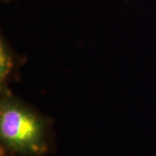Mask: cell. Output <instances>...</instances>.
I'll list each match as a JSON object with an SVG mask.
<instances>
[{
    "instance_id": "obj_2",
    "label": "cell",
    "mask_w": 156,
    "mask_h": 156,
    "mask_svg": "<svg viewBox=\"0 0 156 156\" xmlns=\"http://www.w3.org/2000/svg\"><path fill=\"white\" fill-rule=\"evenodd\" d=\"M17 58L5 40L0 41V85L1 90H5L6 84L10 82L17 71Z\"/></svg>"
},
{
    "instance_id": "obj_1",
    "label": "cell",
    "mask_w": 156,
    "mask_h": 156,
    "mask_svg": "<svg viewBox=\"0 0 156 156\" xmlns=\"http://www.w3.org/2000/svg\"><path fill=\"white\" fill-rule=\"evenodd\" d=\"M50 122L2 90L0 141L5 150L21 156H44L49 150Z\"/></svg>"
},
{
    "instance_id": "obj_3",
    "label": "cell",
    "mask_w": 156,
    "mask_h": 156,
    "mask_svg": "<svg viewBox=\"0 0 156 156\" xmlns=\"http://www.w3.org/2000/svg\"><path fill=\"white\" fill-rule=\"evenodd\" d=\"M2 2H8V1H11V0H1Z\"/></svg>"
}]
</instances>
